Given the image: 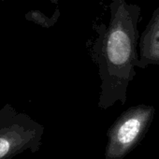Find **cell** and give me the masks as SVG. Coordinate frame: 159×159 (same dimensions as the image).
Returning a JSON list of instances; mask_svg holds the SVG:
<instances>
[{
    "mask_svg": "<svg viewBox=\"0 0 159 159\" xmlns=\"http://www.w3.org/2000/svg\"><path fill=\"white\" fill-rule=\"evenodd\" d=\"M0 1H3V0H0Z\"/></svg>",
    "mask_w": 159,
    "mask_h": 159,
    "instance_id": "6",
    "label": "cell"
},
{
    "mask_svg": "<svg viewBox=\"0 0 159 159\" xmlns=\"http://www.w3.org/2000/svg\"><path fill=\"white\" fill-rule=\"evenodd\" d=\"M44 128L11 104L0 108V159H12L29 151L36 152L40 145Z\"/></svg>",
    "mask_w": 159,
    "mask_h": 159,
    "instance_id": "2",
    "label": "cell"
},
{
    "mask_svg": "<svg viewBox=\"0 0 159 159\" xmlns=\"http://www.w3.org/2000/svg\"><path fill=\"white\" fill-rule=\"evenodd\" d=\"M141 8L127 0H111L110 20L97 27L90 54L100 79L98 106L125 104L139 62V23Z\"/></svg>",
    "mask_w": 159,
    "mask_h": 159,
    "instance_id": "1",
    "label": "cell"
},
{
    "mask_svg": "<svg viewBox=\"0 0 159 159\" xmlns=\"http://www.w3.org/2000/svg\"><path fill=\"white\" fill-rule=\"evenodd\" d=\"M152 65H159V6L152 12L139 43L137 67L143 69Z\"/></svg>",
    "mask_w": 159,
    "mask_h": 159,
    "instance_id": "4",
    "label": "cell"
},
{
    "mask_svg": "<svg viewBox=\"0 0 159 159\" xmlns=\"http://www.w3.org/2000/svg\"><path fill=\"white\" fill-rule=\"evenodd\" d=\"M153 115L154 108L149 105L133 106L123 112L110 130L107 154L114 159L125 154L147 130Z\"/></svg>",
    "mask_w": 159,
    "mask_h": 159,
    "instance_id": "3",
    "label": "cell"
},
{
    "mask_svg": "<svg viewBox=\"0 0 159 159\" xmlns=\"http://www.w3.org/2000/svg\"><path fill=\"white\" fill-rule=\"evenodd\" d=\"M59 17V11L57 12L56 15H54L52 18H48L46 17L42 12H40L39 11H31L28 13L25 14V19L30 21V22H34L37 25H39L43 27H51L52 26L55 22L57 21Z\"/></svg>",
    "mask_w": 159,
    "mask_h": 159,
    "instance_id": "5",
    "label": "cell"
}]
</instances>
